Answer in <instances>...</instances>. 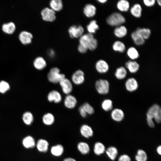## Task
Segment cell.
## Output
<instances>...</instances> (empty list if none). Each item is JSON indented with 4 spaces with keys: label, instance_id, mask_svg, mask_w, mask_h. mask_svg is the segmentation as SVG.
<instances>
[{
    "label": "cell",
    "instance_id": "6da1fadb",
    "mask_svg": "<svg viewBox=\"0 0 161 161\" xmlns=\"http://www.w3.org/2000/svg\"><path fill=\"white\" fill-rule=\"evenodd\" d=\"M147 123L148 126L153 128L155 127L153 119L158 123L161 121V109L158 104H154L148 109L146 114Z\"/></svg>",
    "mask_w": 161,
    "mask_h": 161
},
{
    "label": "cell",
    "instance_id": "7a4b0ae2",
    "mask_svg": "<svg viewBox=\"0 0 161 161\" xmlns=\"http://www.w3.org/2000/svg\"><path fill=\"white\" fill-rule=\"evenodd\" d=\"M126 21L124 17L120 13L117 12L112 13L106 19V22L108 25L116 27L122 25Z\"/></svg>",
    "mask_w": 161,
    "mask_h": 161
},
{
    "label": "cell",
    "instance_id": "3957f363",
    "mask_svg": "<svg viewBox=\"0 0 161 161\" xmlns=\"http://www.w3.org/2000/svg\"><path fill=\"white\" fill-rule=\"evenodd\" d=\"M65 77V75L61 73L60 69L56 67L52 68L47 75L49 81L54 83H59L61 79Z\"/></svg>",
    "mask_w": 161,
    "mask_h": 161
},
{
    "label": "cell",
    "instance_id": "277c9868",
    "mask_svg": "<svg viewBox=\"0 0 161 161\" xmlns=\"http://www.w3.org/2000/svg\"><path fill=\"white\" fill-rule=\"evenodd\" d=\"M95 87L97 92L100 94L105 95L109 92V84L106 80L100 79L96 81Z\"/></svg>",
    "mask_w": 161,
    "mask_h": 161
},
{
    "label": "cell",
    "instance_id": "5b68a950",
    "mask_svg": "<svg viewBox=\"0 0 161 161\" xmlns=\"http://www.w3.org/2000/svg\"><path fill=\"white\" fill-rule=\"evenodd\" d=\"M36 140L33 136L27 135L24 136L21 140V144L23 147L27 150L32 149L35 148Z\"/></svg>",
    "mask_w": 161,
    "mask_h": 161
},
{
    "label": "cell",
    "instance_id": "8992f818",
    "mask_svg": "<svg viewBox=\"0 0 161 161\" xmlns=\"http://www.w3.org/2000/svg\"><path fill=\"white\" fill-rule=\"evenodd\" d=\"M49 146L48 142L43 138H40L36 140L35 148L40 153L47 152L48 150Z\"/></svg>",
    "mask_w": 161,
    "mask_h": 161
},
{
    "label": "cell",
    "instance_id": "52a82bcc",
    "mask_svg": "<svg viewBox=\"0 0 161 161\" xmlns=\"http://www.w3.org/2000/svg\"><path fill=\"white\" fill-rule=\"evenodd\" d=\"M43 19L46 21L52 22L56 19L55 12L51 8L45 7L41 12Z\"/></svg>",
    "mask_w": 161,
    "mask_h": 161
},
{
    "label": "cell",
    "instance_id": "ba28073f",
    "mask_svg": "<svg viewBox=\"0 0 161 161\" xmlns=\"http://www.w3.org/2000/svg\"><path fill=\"white\" fill-rule=\"evenodd\" d=\"M84 31L83 28L80 25H72L68 30L69 35L72 38L80 37L83 35Z\"/></svg>",
    "mask_w": 161,
    "mask_h": 161
},
{
    "label": "cell",
    "instance_id": "9c48e42d",
    "mask_svg": "<svg viewBox=\"0 0 161 161\" xmlns=\"http://www.w3.org/2000/svg\"><path fill=\"white\" fill-rule=\"evenodd\" d=\"M59 83L63 92L67 95L70 94L73 89L71 81L69 79L65 77L61 79Z\"/></svg>",
    "mask_w": 161,
    "mask_h": 161
},
{
    "label": "cell",
    "instance_id": "30bf717a",
    "mask_svg": "<svg viewBox=\"0 0 161 161\" xmlns=\"http://www.w3.org/2000/svg\"><path fill=\"white\" fill-rule=\"evenodd\" d=\"M71 79L72 82L76 85H79L83 83L85 80L84 72L80 69L77 70L72 74Z\"/></svg>",
    "mask_w": 161,
    "mask_h": 161
},
{
    "label": "cell",
    "instance_id": "8fae6325",
    "mask_svg": "<svg viewBox=\"0 0 161 161\" xmlns=\"http://www.w3.org/2000/svg\"><path fill=\"white\" fill-rule=\"evenodd\" d=\"M18 37L20 41L22 44H26L31 43L33 35L30 32L23 31L19 33Z\"/></svg>",
    "mask_w": 161,
    "mask_h": 161
},
{
    "label": "cell",
    "instance_id": "7c38bea8",
    "mask_svg": "<svg viewBox=\"0 0 161 161\" xmlns=\"http://www.w3.org/2000/svg\"><path fill=\"white\" fill-rule=\"evenodd\" d=\"M21 119L23 124L27 126H31L34 122L33 115L30 112H26L24 113Z\"/></svg>",
    "mask_w": 161,
    "mask_h": 161
},
{
    "label": "cell",
    "instance_id": "4fadbf2b",
    "mask_svg": "<svg viewBox=\"0 0 161 161\" xmlns=\"http://www.w3.org/2000/svg\"><path fill=\"white\" fill-rule=\"evenodd\" d=\"M47 98L49 102H54L56 103H60L62 99L60 93L56 90H53L50 92L47 95Z\"/></svg>",
    "mask_w": 161,
    "mask_h": 161
},
{
    "label": "cell",
    "instance_id": "5bb4252c",
    "mask_svg": "<svg viewBox=\"0 0 161 161\" xmlns=\"http://www.w3.org/2000/svg\"><path fill=\"white\" fill-rule=\"evenodd\" d=\"M77 103V99L74 96L69 94L66 96L64 101V104L67 108L73 109L76 106Z\"/></svg>",
    "mask_w": 161,
    "mask_h": 161
},
{
    "label": "cell",
    "instance_id": "9a60e30c",
    "mask_svg": "<svg viewBox=\"0 0 161 161\" xmlns=\"http://www.w3.org/2000/svg\"><path fill=\"white\" fill-rule=\"evenodd\" d=\"M95 68L99 73H103L107 72L109 69V65L107 63L103 60L97 61L95 64Z\"/></svg>",
    "mask_w": 161,
    "mask_h": 161
},
{
    "label": "cell",
    "instance_id": "2e32d148",
    "mask_svg": "<svg viewBox=\"0 0 161 161\" xmlns=\"http://www.w3.org/2000/svg\"><path fill=\"white\" fill-rule=\"evenodd\" d=\"M111 117L114 121L120 122L123 119L124 117V114L121 109L116 108L114 109L112 112Z\"/></svg>",
    "mask_w": 161,
    "mask_h": 161
},
{
    "label": "cell",
    "instance_id": "e0dca14e",
    "mask_svg": "<svg viewBox=\"0 0 161 161\" xmlns=\"http://www.w3.org/2000/svg\"><path fill=\"white\" fill-rule=\"evenodd\" d=\"M80 132L82 136L86 138L92 137L94 134L92 128L89 126L85 124L81 126Z\"/></svg>",
    "mask_w": 161,
    "mask_h": 161
},
{
    "label": "cell",
    "instance_id": "ac0fdd59",
    "mask_svg": "<svg viewBox=\"0 0 161 161\" xmlns=\"http://www.w3.org/2000/svg\"><path fill=\"white\" fill-rule=\"evenodd\" d=\"M126 89L130 92L136 90L138 87V83L137 80L133 78H129L125 83Z\"/></svg>",
    "mask_w": 161,
    "mask_h": 161
},
{
    "label": "cell",
    "instance_id": "d6986e66",
    "mask_svg": "<svg viewBox=\"0 0 161 161\" xmlns=\"http://www.w3.org/2000/svg\"><path fill=\"white\" fill-rule=\"evenodd\" d=\"M96 7L92 4H87L84 7L83 12L86 16L91 18L94 16L96 14Z\"/></svg>",
    "mask_w": 161,
    "mask_h": 161
},
{
    "label": "cell",
    "instance_id": "ffe728a7",
    "mask_svg": "<svg viewBox=\"0 0 161 161\" xmlns=\"http://www.w3.org/2000/svg\"><path fill=\"white\" fill-rule=\"evenodd\" d=\"M105 153L108 157L111 160L114 161L117 157L118 150L117 148L113 146H110L106 149Z\"/></svg>",
    "mask_w": 161,
    "mask_h": 161
},
{
    "label": "cell",
    "instance_id": "44dd1931",
    "mask_svg": "<svg viewBox=\"0 0 161 161\" xmlns=\"http://www.w3.org/2000/svg\"><path fill=\"white\" fill-rule=\"evenodd\" d=\"M94 38V37L93 34L90 33L83 35L80 37L79 44L88 48L89 42Z\"/></svg>",
    "mask_w": 161,
    "mask_h": 161
},
{
    "label": "cell",
    "instance_id": "7402d4cb",
    "mask_svg": "<svg viewBox=\"0 0 161 161\" xmlns=\"http://www.w3.org/2000/svg\"><path fill=\"white\" fill-rule=\"evenodd\" d=\"M114 35L118 38H122L125 36L127 33L126 27L123 25L115 27L114 31Z\"/></svg>",
    "mask_w": 161,
    "mask_h": 161
},
{
    "label": "cell",
    "instance_id": "603a6c76",
    "mask_svg": "<svg viewBox=\"0 0 161 161\" xmlns=\"http://www.w3.org/2000/svg\"><path fill=\"white\" fill-rule=\"evenodd\" d=\"M142 7L140 4L136 3L134 4L130 8V12L131 14L135 17L139 18L142 16Z\"/></svg>",
    "mask_w": 161,
    "mask_h": 161
},
{
    "label": "cell",
    "instance_id": "cb8c5ba5",
    "mask_svg": "<svg viewBox=\"0 0 161 161\" xmlns=\"http://www.w3.org/2000/svg\"><path fill=\"white\" fill-rule=\"evenodd\" d=\"M16 29V26L15 23L12 21L4 23L2 26V31L8 34L13 33L15 31Z\"/></svg>",
    "mask_w": 161,
    "mask_h": 161
},
{
    "label": "cell",
    "instance_id": "d4e9b609",
    "mask_svg": "<svg viewBox=\"0 0 161 161\" xmlns=\"http://www.w3.org/2000/svg\"><path fill=\"white\" fill-rule=\"evenodd\" d=\"M33 64L35 68L39 70L43 69L47 65L46 61L42 57L36 58L33 61Z\"/></svg>",
    "mask_w": 161,
    "mask_h": 161
},
{
    "label": "cell",
    "instance_id": "484cf974",
    "mask_svg": "<svg viewBox=\"0 0 161 161\" xmlns=\"http://www.w3.org/2000/svg\"><path fill=\"white\" fill-rule=\"evenodd\" d=\"M125 66L131 73H135L137 72L140 67L139 64L135 61H129L126 63Z\"/></svg>",
    "mask_w": 161,
    "mask_h": 161
},
{
    "label": "cell",
    "instance_id": "4316f807",
    "mask_svg": "<svg viewBox=\"0 0 161 161\" xmlns=\"http://www.w3.org/2000/svg\"><path fill=\"white\" fill-rule=\"evenodd\" d=\"M106 148L104 144L101 142H97L95 143L93 148V151L95 154L99 156L104 153Z\"/></svg>",
    "mask_w": 161,
    "mask_h": 161
},
{
    "label": "cell",
    "instance_id": "83f0119b",
    "mask_svg": "<svg viewBox=\"0 0 161 161\" xmlns=\"http://www.w3.org/2000/svg\"><path fill=\"white\" fill-rule=\"evenodd\" d=\"M64 150V148L62 145L58 144L51 147L50 152L53 156L58 157L60 156L63 154Z\"/></svg>",
    "mask_w": 161,
    "mask_h": 161
},
{
    "label": "cell",
    "instance_id": "f1b7e54d",
    "mask_svg": "<svg viewBox=\"0 0 161 161\" xmlns=\"http://www.w3.org/2000/svg\"><path fill=\"white\" fill-rule=\"evenodd\" d=\"M131 36L134 44L136 45L141 46L144 44L145 40L135 31L132 32Z\"/></svg>",
    "mask_w": 161,
    "mask_h": 161
},
{
    "label": "cell",
    "instance_id": "f546056e",
    "mask_svg": "<svg viewBox=\"0 0 161 161\" xmlns=\"http://www.w3.org/2000/svg\"><path fill=\"white\" fill-rule=\"evenodd\" d=\"M117 7L120 11L126 12L130 9V3L126 0H120L117 3Z\"/></svg>",
    "mask_w": 161,
    "mask_h": 161
},
{
    "label": "cell",
    "instance_id": "4dcf8cb0",
    "mask_svg": "<svg viewBox=\"0 0 161 161\" xmlns=\"http://www.w3.org/2000/svg\"><path fill=\"white\" fill-rule=\"evenodd\" d=\"M55 119L53 115L50 113H47L44 114L42 118L43 123L48 126L52 125L55 121Z\"/></svg>",
    "mask_w": 161,
    "mask_h": 161
},
{
    "label": "cell",
    "instance_id": "1f68e13d",
    "mask_svg": "<svg viewBox=\"0 0 161 161\" xmlns=\"http://www.w3.org/2000/svg\"><path fill=\"white\" fill-rule=\"evenodd\" d=\"M50 8L54 11H59L63 7V4L61 0H52L49 2Z\"/></svg>",
    "mask_w": 161,
    "mask_h": 161
},
{
    "label": "cell",
    "instance_id": "d6a6232c",
    "mask_svg": "<svg viewBox=\"0 0 161 161\" xmlns=\"http://www.w3.org/2000/svg\"><path fill=\"white\" fill-rule=\"evenodd\" d=\"M135 31L140 34L145 40L148 39L151 34V30L147 28L139 27Z\"/></svg>",
    "mask_w": 161,
    "mask_h": 161
},
{
    "label": "cell",
    "instance_id": "836d02e7",
    "mask_svg": "<svg viewBox=\"0 0 161 161\" xmlns=\"http://www.w3.org/2000/svg\"><path fill=\"white\" fill-rule=\"evenodd\" d=\"M77 148L79 152L83 155L88 154L90 151V147L88 144L83 142H80L78 144Z\"/></svg>",
    "mask_w": 161,
    "mask_h": 161
},
{
    "label": "cell",
    "instance_id": "e575fe53",
    "mask_svg": "<svg viewBox=\"0 0 161 161\" xmlns=\"http://www.w3.org/2000/svg\"><path fill=\"white\" fill-rule=\"evenodd\" d=\"M113 50L121 53L123 52L126 49V46L122 42L117 41L113 44L112 46Z\"/></svg>",
    "mask_w": 161,
    "mask_h": 161
},
{
    "label": "cell",
    "instance_id": "d590c367",
    "mask_svg": "<svg viewBox=\"0 0 161 161\" xmlns=\"http://www.w3.org/2000/svg\"><path fill=\"white\" fill-rule=\"evenodd\" d=\"M136 161H147L148 156L146 152L143 149H139L135 156Z\"/></svg>",
    "mask_w": 161,
    "mask_h": 161
},
{
    "label": "cell",
    "instance_id": "8d00e7d4",
    "mask_svg": "<svg viewBox=\"0 0 161 161\" xmlns=\"http://www.w3.org/2000/svg\"><path fill=\"white\" fill-rule=\"evenodd\" d=\"M127 74V72L126 69L123 66L118 68L116 70L115 75L116 78L118 79H124Z\"/></svg>",
    "mask_w": 161,
    "mask_h": 161
},
{
    "label": "cell",
    "instance_id": "74e56055",
    "mask_svg": "<svg viewBox=\"0 0 161 161\" xmlns=\"http://www.w3.org/2000/svg\"><path fill=\"white\" fill-rule=\"evenodd\" d=\"M127 54L128 56L132 60H135L138 58L139 54L137 49L134 47H130L127 51Z\"/></svg>",
    "mask_w": 161,
    "mask_h": 161
},
{
    "label": "cell",
    "instance_id": "f35d334b",
    "mask_svg": "<svg viewBox=\"0 0 161 161\" xmlns=\"http://www.w3.org/2000/svg\"><path fill=\"white\" fill-rule=\"evenodd\" d=\"M87 29L89 33H95L99 29V26L95 20L91 21L87 26Z\"/></svg>",
    "mask_w": 161,
    "mask_h": 161
},
{
    "label": "cell",
    "instance_id": "ab89813d",
    "mask_svg": "<svg viewBox=\"0 0 161 161\" xmlns=\"http://www.w3.org/2000/svg\"><path fill=\"white\" fill-rule=\"evenodd\" d=\"M101 106L103 110L106 111H110L113 108L112 102L110 99H106L102 102Z\"/></svg>",
    "mask_w": 161,
    "mask_h": 161
},
{
    "label": "cell",
    "instance_id": "60d3db41",
    "mask_svg": "<svg viewBox=\"0 0 161 161\" xmlns=\"http://www.w3.org/2000/svg\"><path fill=\"white\" fill-rule=\"evenodd\" d=\"M10 88V86L7 82L2 80L0 81V93H4Z\"/></svg>",
    "mask_w": 161,
    "mask_h": 161
},
{
    "label": "cell",
    "instance_id": "b9f144b4",
    "mask_svg": "<svg viewBox=\"0 0 161 161\" xmlns=\"http://www.w3.org/2000/svg\"><path fill=\"white\" fill-rule=\"evenodd\" d=\"M82 106L87 114H92L94 113L93 108L89 103H85Z\"/></svg>",
    "mask_w": 161,
    "mask_h": 161
},
{
    "label": "cell",
    "instance_id": "7bdbcfd3",
    "mask_svg": "<svg viewBox=\"0 0 161 161\" xmlns=\"http://www.w3.org/2000/svg\"><path fill=\"white\" fill-rule=\"evenodd\" d=\"M97 40L94 38L89 42L88 46V49L91 51L94 50L97 48Z\"/></svg>",
    "mask_w": 161,
    "mask_h": 161
},
{
    "label": "cell",
    "instance_id": "ee69618b",
    "mask_svg": "<svg viewBox=\"0 0 161 161\" xmlns=\"http://www.w3.org/2000/svg\"><path fill=\"white\" fill-rule=\"evenodd\" d=\"M118 161H131V159L128 155L123 154L119 157Z\"/></svg>",
    "mask_w": 161,
    "mask_h": 161
},
{
    "label": "cell",
    "instance_id": "f6af8a7d",
    "mask_svg": "<svg viewBox=\"0 0 161 161\" xmlns=\"http://www.w3.org/2000/svg\"><path fill=\"white\" fill-rule=\"evenodd\" d=\"M143 2L147 7H151L155 4L156 1L155 0H144Z\"/></svg>",
    "mask_w": 161,
    "mask_h": 161
},
{
    "label": "cell",
    "instance_id": "bcb514c9",
    "mask_svg": "<svg viewBox=\"0 0 161 161\" xmlns=\"http://www.w3.org/2000/svg\"><path fill=\"white\" fill-rule=\"evenodd\" d=\"M88 49L86 47L80 45L79 44L78 47V50L79 52L81 53H86Z\"/></svg>",
    "mask_w": 161,
    "mask_h": 161
},
{
    "label": "cell",
    "instance_id": "7dc6e473",
    "mask_svg": "<svg viewBox=\"0 0 161 161\" xmlns=\"http://www.w3.org/2000/svg\"><path fill=\"white\" fill-rule=\"evenodd\" d=\"M79 111L80 115L82 117H86L87 114L85 112L82 106L79 108Z\"/></svg>",
    "mask_w": 161,
    "mask_h": 161
},
{
    "label": "cell",
    "instance_id": "c3c4849f",
    "mask_svg": "<svg viewBox=\"0 0 161 161\" xmlns=\"http://www.w3.org/2000/svg\"><path fill=\"white\" fill-rule=\"evenodd\" d=\"M156 151L157 153L160 155L161 154V145H158L156 148Z\"/></svg>",
    "mask_w": 161,
    "mask_h": 161
},
{
    "label": "cell",
    "instance_id": "681fc988",
    "mask_svg": "<svg viewBox=\"0 0 161 161\" xmlns=\"http://www.w3.org/2000/svg\"><path fill=\"white\" fill-rule=\"evenodd\" d=\"M63 161H76L72 157H67Z\"/></svg>",
    "mask_w": 161,
    "mask_h": 161
},
{
    "label": "cell",
    "instance_id": "f907efd6",
    "mask_svg": "<svg viewBox=\"0 0 161 161\" xmlns=\"http://www.w3.org/2000/svg\"><path fill=\"white\" fill-rule=\"evenodd\" d=\"M49 55L52 57L54 56V52L52 50H50L49 51Z\"/></svg>",
    "mask_w": 161,
    "mask_h": 161
},
{
    "label": "cell",
    "instance_id": "816d5d0a",
    "mask_svg": "<svg viewBox=\"0 0 161 161\" xmlns=\"http://www.w3.org/2000/svg\"><path fill=\"white\" fill-rule=\"evenodd\" d=\"M97 1L100 3L103 4L107 2V0H98Z\"/></svg>",
    "mask_w": 161,
    "mask_h": 161
},
{
    "label": "cell",
    "instance_id": "f5cc1de1",
    "mask_svg": "<svg viewBox=\"0 0 161 161\" xmlns=\"http://www.w3.org/2000/svg\"><path fill=\"white\" fill-rule=\"evenodd\" d=\"M157 2L158 4L161 6V0H157Z\"/></svg>",
    "mask_w": 161,
    "mask_h": 161
}]
</instances>
